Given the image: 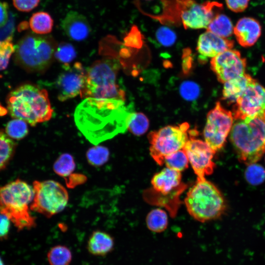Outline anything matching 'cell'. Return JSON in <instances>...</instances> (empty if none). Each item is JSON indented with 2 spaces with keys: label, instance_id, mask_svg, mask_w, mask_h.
<instances>
[{
  "label": "cell",
  "instance_id": "6da1fadb",
  "mask_svg": "<svg viewBox=\"0 0 265 265\" xmlns=\"http://www.w3.org/2000/svg\"><path fill=\"white\" fill-rule=\"evenodd\" d=\"M132 112L124 101L86 98L77 106L74 119L85 137L96 145L124 132Z\"/></svg>",
  "mask_w": 265,
  "mask_h": 265
},
{
  "label": "cell",
  "instance_id": "7a4b0ae2",
  "mask_svg": "<svg viewBox=\"0 0 265 265\" xmlns=\"http://www.w3.org/2000/svg\"><path fill=\"white\" fill-rule=\"evenodd\" d=\"M11 116L20 119L32 126L49 120L53 109L46 90L26 84L11 91L7 98Z\"/></svg>",
  "mask_w": 265,
  "mask_h": 265
},
{
  "label": "cell",
  "instance_id": "3957f363",
  "mask_svg": "<svg viewBox=\"0 0 265 265\" xmlns=\"http://www.w3.org/2000/svg\"><path fill=\"white\" fill-rule=\"evenodd\" d=\"M230 138L240 162L248 165L258 161L265 153V111L237 120Z\"/></svg>",
  "mask_w": 265,
  "mask_h": 265
},
{
  "label": "cell",
  "instance_id": "277c9868",
  "mask_svg": "<svg viewBox=\"0 0 265 265\" xmlns=\"http://www.w3.org/2000/svg\"><path fill=\"white\" fill-rule=\"evenodd\" d=\"M119 69L115 59L105 58L94 62L86 71L81 97L125 102V92L116 83Z\"/></svg>",
  "mask_w": 265,
  "mask_h": 265
},
{
  "label": "cell",
  "instance_id": "5b68a950",
  "mask_svg": "<svg viewBox=\"0 0 265 265\" xmlns=\"http://www.w3.org/2000/svg\"><path fill=\"white\" fill-rule=\"evenodd\" d=\"M34 197L33 187L17 179L0 186V213L6 216L18 230L30 229L36 226L29 205Z\"/></svg>",
  "mask_w": 265,
  "mask_h": 265
},
{
  "label": "cell",
  "instance_id": "8992f818",
  "mask_svg": "<svg viewBox=\"0 0 265 265\" xmlns=\"http://www.w3.org/2000/svg\"><path fill=\"white\" fill-rule=\"evenodd\" d=\"M184 203L190 215L202 223L218 219L226 210L223 195L213 184L206 179H197L187 192Z\"/></svg>",
  "mask_w": 265,
  "mask_h": 265
},
{
  "label": "cell",
  "instance_id": "52a82bcc",
  "mask_svg": "<svg viewBox=\"0 0 265 265\" xmlns=\"http://www.w3.org/2000/svg\"><path fill=\"white\" fill-rule=\"evenodd\" d=\"M152 187L144 192L148 203L164 207L174 218L181 204L180 196L186 188L182 182L181 172L164 168L155 174L151 180Z\"/></svg>",
  "mask_w": 265,
  "mask_h": 265
},
{
  "label": "cell",
  "instance_id": "ba28073f",
  "mask_svg": "<svg viewBox=\"0 0 265 265\" xmlns=\"http://www.w3.org/2000/svg\"><path fill=\"white\" fill-rule=\"evenodd\" d=\"M56 47L50 36L28 34L15 46L16 61L28 71L43 72L52 63Z\"/></svg>",
  "mask_w": 265,
  "mask_h": 265
},
{
  "label": "cell",
  "instance_id": "9c48e42d",
  "mask_svg": "<svg viewBox=\"0 0 265 265\" xmlns=\"http://www.w3.org/2000/svg\"><path fill=\"white\" fill-rule=\"evenodd\" d=\"M189 128L187 123L168 125L148 134L150 153L158 164L163 165L165 157L184 148L189 137Z\"/></svg>",
  "mask_w": 265,
  "mask_h": 265
},
{
  "label": "cell",
  "instance_id": "30bf717a",
  "mask_svg": "<svg viewBox=\"0 0 265 265\" xmlns=\"http://www.w3.org/2000/svg\"><path fill=\"white\" fill-rule=\"evenodd\" d=\"M34 197L30 210L50 218L62 211L67 205L69 196L66 189L53 180L35 181Z\"/></svg>",
  "mask_w": 265,
  "mask_h": 265
},
{
  "label": "cell",
  "instance_id": "8fae6325",
  "mask_svg": "<svg viewBox=\"0 0 265 265\" xmlns=\"http://www.w3.org/2000/svg\"><path fill=\"white\" fill-rule=\"evenodd\" d=\"M175 5L185 28H207L223 10L222 4L214 1L198 3L195 0H175Z\"/></svg>",
  "mask_w": 265,
  "mask_h": 265
},
{
  "label": "cell",
  "instance_id": "7c38bea8",
  "mask_svg": "<svg viewBox=\"0 0 265 265\" xmlns=\"http://www.w3.org/2000/svg\"><path fill=\"white\" fill-rule=\"evenodd\" d=\"M233 120L232 112L223 107L219 102L207 114L203 130L204 141L215 152L224 145Z\"/></svg>",
  "mask_w": 265,
  "mask_h": 265
},
{
  "label": "cell",
  "instance_id": "4fadbf2b",
  "mask_svg": "<svg viewBox=\"0 0 265 265\" xmlns=\"http://www.w3.org/2000/svg\"><path fill=\"white\" fill-rule=\"evenodd\" d=\"M198 131H189V139L184 148L189 162L198 180L205 179L215 168L212 159L215 152L205 141L196 138Z\"/></svg>",
  "mask_w": 265,
  "mask_h": 265
},
{
  "label": "cell",
  "instance_id": "5bb4252c",
  "mask_svg": "<svg viewBox=\"0 0 265 265\" xmlns=\"http://www.w3.org/2000/svg\"><path fill=\"white\" fill-rule=\"evenodd\" d=\"M265 111V88L256 80L236 101L233 116L236 120H244Z\"/></svg>",
  "mask_w": 265,
  "mask_h": 265
},
{
  "label": "cell",
  "instance_id": "9a60e30c",
  "mask_svg": "<svg viewBox=\"0 0 265 265\" xmlns=\"http://www.w3.org/2000/svg\"><path fill=\"white\" fill-rule=\"evenodd\" d=\"M246 66L245 58L235 50H226L211 60V69L222 83L244 74Z\"/></svg>",
  "mask_w": 265,
  "mask_h": 265
},
{
  "label": "cell",
  "instance_id": "2e32d148",
  "mask_svg": "<svg viewBox=\"0 0 265 265\" xmlns=\"http://www.w3.org/2000/svg\"><path fill=\"white\" fill-rule=\"evenodd\" d=\"M86 71L80 62L73 65L65 64L63 71L58 76L56 87L57 98L65 101L80 94L86 80Z\"/></svg>",
  "mask_w": 265,
  "mask_h": 265
},
{
  "label": "cell",
  "instance_id": "e0dca14e",
  "mask_svg": "<svg viewBox=\"0 0 265 265\" xmlns=\"http://www.w3.org/2000/svg\"><path fill=\"white\" fill-rule=\"evenodd\" d=\"M234 44L233 40L206 31L199 37L197 50L202 60H205L207 58H213L226 50L231 49Z\"/></svg>",
  "mask_w": 265,
  "mask_h": 265
},
{
  "label": "cell",
  "instance_id": "ac0fdd59",
  "mask_svg": "<svg viewBox=\"0 0 265 265\" xmlns=\"http://www.w3.org/2000/svg\"><path fill=\"white\" fill-rule=\"evenodd\" d=\"M61 26L68 37L78 41L86 39L91 31L86 18L75 11H70L67 13L62 20Z\"/></svg>",
  "mask_w": 265,
  "mask_h": 265
},
{
  "label": "cell",
  "instance_id": "d6986e66",
  "mask_svg": "<svg viewBox=\"0 0 265 265\" xmlns=\"http://www.w3.org/2000/svg\"><path fill=\"white\" fill-rule=\"evenodd\" d=\"M261 26L255 19L245 17L240 18L234 27V33L238 43L249 47L257 41L261 35Z\"/></svg>",
  "mask_w": 265,
  "mask_h": 265
},
{
  "label": "cell",
  "instance_id": "ffe728a7",
  "mask_svg": "<svg viewBox=\"0 0 265 265\" xmlns=\"http://www.w3.org/2000/svg\"><path fill=\"white\" fill-rule=\"evenodd\" d=\"M255 80L249 75L245 73L225 82L222 90V99L229 104L235 103Z\"/></svg>",
  "mask_w": 265,
  "mask_h": 265
},
{
  "label": "cell",
  "instance_id": "44dd1931",
  "mask_svg": "<svg viewBox=\"0 0 265 265\" xmlns=\"http://www.w3.org/2000/svg\"><path fill=\"white\" fill-rule=\"evenodd\" d=\"M114 240L106 232L101 230L94 231L90 236L87 244L89 253L97 256H104L113 249Z\"/></svg>",
  "mask_w": 265,
  "mask_h": 265
},
{
  "label": "cell",
  "instance_id": "7402d4cb",
  "mask_svg": "<svg viewBox=\"0 0 265 265\" xmlns=\"http://www.w3.org/2000/svg\"><path fill=\"white\" fill-rule=\"evenodd\" d=\"M145 220L148 230L156 233L165 231L168 225L167 213L161 209L151 210L147 214Z\"/></svg>",
  "mask_w": 265,
  "mask_h": 265
},
{
  "label": "cell",
  "instance_id": "603a6c76",
  "mask_svg": "<svg viewBox=\"0 0 265 265\" xmlns=\"http://www.w3.org/2000/svg\"><path fill=\"white\" fill-rule=\"evenodd\" d=\"M53 21L47 12L39 11L34 13L29 20V26L32 31L39 34L50 33L53 29Z\"/></svg>",
  "mask_w": 265,
  "mask_h": 265
},
{
  "label": "cell",
  "instance_id": "cb8c5ba5",
  "mask_svg": "<svg viewBox=\"0 0 265 265\" xmlns=\"http://www.w3.org/2000/svg\"><path fill=\"white\" fill-rule=\"evenodd\" d=\"M210 31L221 37L226 38L234 32V27L230 19L223 14L217 15L207 28Z\"/></svg>",
  "mask_w": 265,
  "mask_h": 265
},
{
  "label": "cell",
  "instance_id": "d4e9b609",
  "mask_svg": "<svg viewBox=\"0 0 265 265\" xmlns=\"http://www.w3.org/2000/svg\"><path fill=\"white\" fill-rule=\"evenodd\" d=\"M50 265H69L72 261V254L70 249L63 245H57L52 247L47 254Z\"/></svg>",
  "mask_w": 265,
  "mask_h": 265
},
{
  "label": "cell",
  "instance_id": "484cf974",
  "mask_svg": "<svg viewBox=\"0 0 265 265\" xmlns=\"http://www.w3.org/2000/svg\"><path fill=\"white\" fill-rule=\"evenodd\" d=\"M149 121L142 112H132L129 118L127 129L133 134L142 135L148 130Z\"/></svg>",
  "mask_w": 265,
  "mask_h": 265
},
{
  "label": "cell",
  "instance_id": "4316f807",
  "mask_svg": "<svg viewBox=\"0 0 265 265\" xmlns=\"http://www.w3.org/2000/svg\"><path fill=\"white\" fill-rule=\"evenodd\" d=\"M75 162L73 156L68 153L60 155L53 165L55 173L62 177H68L75 170Z\"/></svg>",
  "mask_w": 265,
  "mask_h": 265
},
{
  "label": "cell",
  "instance_id": "83f0119b",
  "mask_svg": "<svg viewBox=\"0 0 265 265\" xmlns=\"http://www.w3.org/2000/svg\"><path fill=\"white\" fill-rule=\"evenodd\" d=\"M14 142L0 131V170L4 168L9 161L14 153Z\"/></svg>",
  "mask_w": 265,
  "mask_h": 265
},
{
  "label": "cell",
  "instance_id": "f1b7e54d",
  "mask_svg": "<svg viewBox=\"0 0 265 265\" xmlns=\"http://www.w3.org/2000/svg\"><path fill=\"white\" fill-rule=\"evenodd\" d=\"M189 160L184 149L180 150L164 159V164L167 168L181 172L188 166Z\"/></svg>",
  "mask_w": 265,
  "mask_h": 265
},
{
  "label": "cell",
  "instance_id": "f546056e",
  "mask_svg": "<svg viewBox=\"0 0 265 265\" xmlns=\"http://www.w3.org/2000/svg\"><path fill=\"white\" fill-rule=\"evenodd\" d=\"M109 156L108 149L102 146H95L90 148L86 153L88 163L95 167L102 166L106 163Z\"/></svg>",
  "mask_w": 265,
  "mask_h": 265
},
{
  "label": "cell",
  "instance_id": "4dcf8cb0",
  "mask_svg": "<svg viewBox=\"0 0 265 265\" xmlns=\"http://www.w3.org/2000/svg\"><path fill=\"white\" fill-rule=\"evenodd\" d=\"M6 134L14 139H21L28 133V127L26 122L20 119L9 121L5 127Z\"/></svg>",
  "mask_w": 265,
  "mask_h": 265
},
{
  "label": "cell",
  "instance_id": "1f68e13d",
  "mask_svg": "<svg viewBox=\"0 0 265 265\" xmlns=\"http://www.w3.org/2000/svg\"><path fill=\"white\" fill-rule=\"evenodd\" d=\"M179 92L182 97L189 102L197 100L201 93L200 86L190 80L183 81L179 86Z\"/></svg>",
  "mask_w": 265,
  "mask_h": 265
},
{
  "label": "cell",
  "instance_id": "d6a6232c",
  "mask_svg": "<svg viewBox=\"0 0 265 265\" xmlns=\"http://www.w3.org/2000/svg\"><path fill=\"white\" fill-rule=\"evenodd\" d=\"M245 177L250 184L259 185L265 180V169L256 163L249 164L245 170Z\"/></svg>",
  "mask_w": 265,
  "mask_h": 265
},
{
  "label": "cell",
  "instance_id": "836d02e7",
  "mask_svg": "<svg viewBox=\"0 0 265 265\" xmlns=\"http://www.w3.org/2000/svg\"><path fill=\"white\" fill-rule=\"evenodd\" d=\"M76 56L74 47L70 43L62 42L57 45L54 57L64 65L69 64Z\"/></svg>",
  "mask_w": 265,
  "mask_h": 265
},
{
  "label": "cell",
  "instance_id": "e575fe53",
  "mask_svg": "<svg viewBox=\"0 0 265 265\" xmlns=\"http://www.w3.org/2000/svg\"><path fill=\"white\" fill-rule=\"evenodd\" d=\"M15 50L12 37L0 41V70L5 69L9 62L10 57Z\"/></svg>",
  "mask_w": 265,
  "mask_h": 265
},
{
  "label": "cell",
  "instance_id": "d590c367",
  "mask_svg": "<svg viewBox=\"0 0 265 265\" xmlns=\"http://www.w3.org/2000/svg\"><path fill=\"white\" fill-rule=\"evenodd\" d=\"M155 37L160 45L166 47L173 45L177 39L175 32L166 26L159 27L156 32Z\"/></svg>",
  "mask_w": 265,
  "mask_h": 265
},
{
  "label": "cell",
  "instance_id": "8d00e7d4",
  "mask_svg": "<svg viewBox=\"0 0 265 265\" xmlns=\"http://www.w3.org/2000/svg\"><path fill=\"white\" fill-rule=\"evenodd\" d=\"M14 7L22 12H29L36 7L40 0H12Z\"/></svg>",
  "mask_w": 265,
  "mask_h": 265
},
{
  "label": "cell",
  "instance_id": "74e56055",
  "mask_svg": "<svg viewBox=\"0 0 265 265\" xmlns=\"http://www.w3.org/2000/svg\"><path fill=\"white\" fill-rule=\"evenodd\" d=\"M228 8L233 12L244 11L248 7L249 0H225Z\"/></svg>",
  "mask_w": 265,
  "mask_h": 265
},
{
  "label": "cell",
  "instance_id": "f35d334b",
  "mask_svg": "<svg viewBox=\"0 0 265 265\" xmlns=\"http://www.w3.org/2000/svg\"><path fill=\"white\" fill-rule=\"evenodd\" d=\"M10 222L6 216L0 213V239H6L8 238Z\"/></svg>",
  "mask_w": 265,
  "mask_h": 265
},
{
  "label": "cell",
  "instance_id": "ab89813d",
  "mask_svg": "<svg viewBox=\"0 0 265 265\" xmlns=\"http://www.w3.org/2000/svg\"><path fill=\"white\" fill-rule=\"evenodd\" d=\"M8 19V5L0 1V27L4 26Z\"/></svg>",
  "mask_w": 265,
  "mask_h": 265
},
{
  "label": "cell",
  "instance_id": "60d3db41",
  "mask_svg": "<svg viewBox=\"0 0 265 265\" xmlns=\"http://www.w3.org/2000/svg\"><path fill=\"white\" fill-rule=\"evenodd\" d=\"M0 265H4L3 261L0 257Z\"/></svg>",
  "mask_w": 265,
  "mask_h": 265
},
{
  "label": "cell",
  "instance_id": "b9f144b4",
  "mask_svg": "<svg viewBox=\"0 0 265 265\" xmlns=\"http://www.w3.org/2000/svg\"></svg>",
  "mask_w": 265,
  "mask_h": 265
}]
</instances>
